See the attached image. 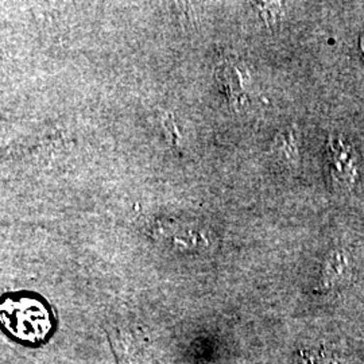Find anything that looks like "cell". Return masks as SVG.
I'll list each match as a JSON object with an SVG mask.
<instances>
[{
  "instance_id": "obj_1",
  "label": "cell",
  "mask_w": 364,
  "mask_h": 364,
  "mask_svg": "<svg viewBox=\"0 0 364 364\" xmlns=\"http://www.w3.org/2000/svg\"><path fill=\"white\" fill-rule=\"evenodd\" d=\"M332 180L340 188H351L358 177V156L351 144L335 139L329 144Z\"/></svg>"
},
{
  "instance_id": "obj_2",
  "label": "cell",
  "mask_w": 364,
  "mask_h": 364,
  "mask_svg": "<svg viewBox=\"0 0 364 364\" xmlns=\"http://www.w3.org/2000/svg\"><path fill=\"white\" fill-rule=\"evenodd\" d=\"M351 277V264L344 251L336 250L329 254L321 270L318 287L324 291L346 285Z\"/></svg>"
},
{
  "instance_id": "obj_3",
  "label": "cell",
  "mask_w": 364,
  "mask_h": 364,
  "mask_svg": "<svg viewBox=\"0 0 364 364\" xmlns=\"http://www.w3.org/2000/svg\"><path fill=\"white\" fill-rule=\"evenodd\" d=\"M219 70H220L221 82L225 85V90L230 92L231 97L240 99V96L243 95L242 73L235 66L231 65H225L224 68H220Z\"/></svg>"
},
{
  "instance_id": "obj_4",
  "label": "cell",
  "mask_w": 364,
  "mask_h": 364,
  "mask_svg": "<svg viewBox=\"0 0 364 364\" xmlns=\"http://www.w3.org/2000/svg\"><path fill=\"white\" fill-rule=\"evenodd\" d=\"M299 364H338L326 351H302Z\"/></svg>"
},
{
  "instance_id": "obj_5",
  "label": "cell",
  "mask_w": 364,
  "mask_h": 364,
  "mask_svg": "<svg viewBox=\"0 0 364 364\" xmlns=\"http://www.w3.org/2000/svg\"><path fill=\"white\" fill-rule=\"evenodd\" d=\"M360 48H362V52L364 53V36L362 37V39H360Z\"/></svg>"
}]
</instances>
